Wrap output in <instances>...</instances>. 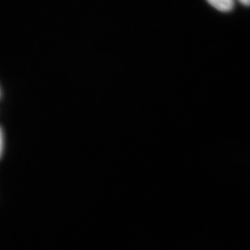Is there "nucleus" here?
I'll use <instances>...</instances> for the list:
<instances>
[{"mask_svg":"<svg viewBox=\"0 0 250 250\" xmlns=\"http://www.w3.org/2000/svg\"><path fill=\"white\" fill-rule=\"evenodd\" d=\"M215 9L222 12H229L234 7V0H207Z\"/></svg>","mask_w":250,"mask_h":250,"instance_id":"obj_1","label":"nucleus"},{"mask_svg":"<svg viewBox=\"0 0 250 250\" xmlns=\"http://www.w3.org/2000/svg\"><path fill=\"white\" fill-rule=\"evenodd\" d=\"M238 1L244 6H250V0H238Z\"/></svg>","mask_w":250,"mask_h":250,"instance_id":"obj_3","label":"nucleus"},{"mask_svg":"<svg viewBox=\"0 0 250 250\" xmlns=\"http://www.w3.org/2000/svg\"><path fill=\"white\" fill-rule=\"evenodd\" d=\"M3 149V136L2 132H1V128H0V156L1 155Z\"/></svg>","mask_w":250,"mask_h":250,"instance_id":"obj_2","label":"nucleus"}]
</instances>
